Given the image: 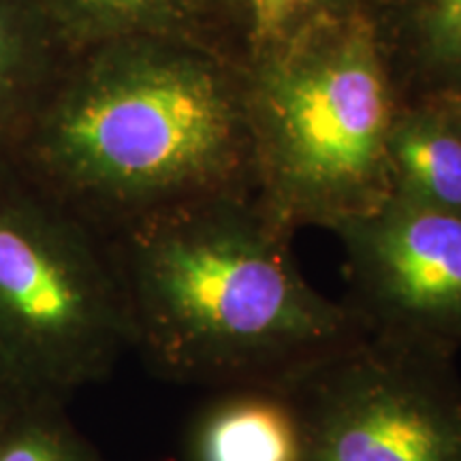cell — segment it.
<instances>
[{
    "label": "cell",
    "mask_w": 461,
    "mask_h": 461,
    "mask_svg": "<svg viewBox=\"0 0 461 461\" xmlns=\"http://www.w3.org/2000/svg\"><path fill=\"white\" fill-rule=\"evenodd\" d=\"M288 227L244 190L135 222L118 274L129 344L157 378L293 384L366 330L299 274Z\"/></svg>",
    "instance_id": "obj_1"
},
{
    "label": "cell",
    "mask_w": 461,
    "mask_h": 461,
    "mask_svg": "<svg viewBox=\"0 0 461 461\" xmlns=\"http://www.w3.org/2000/svg\"><path fill=\"white\" fill-rule=\"evenodd\" d=\"M258 182L272 216L338 229L389 197L395 120L380 45L357 15L316 20L280 43L257 90Z\"/></svg>",
    "instance_id": "obj_2"
},
{
    "label": "cell",
    "mask_w": 461,
    "mask_h": 461,
    "mask_svg": "<svg viewBox=\"0 0 461 461\" xmlns=\"http://www.w3.org/2000/svg\"><path fill=\"white\" fill-rule=\"evenodd\" d=\"M233 99L197 62L131 68L96 86L62 126L75 190L143 218L241 190Z\"/></svg>",
    "instance_id": "obj_3"
},
{
    "label": "cell",
    "mask_w": 461,
    "mask_h": 461,
    "mask_svg": "<svg viewBox=\"0 0 461 461\" xmlns=\"http://www.w3.org/2000/svg\"><path fill=\"white\" fill-rule=\"evenodd\" d=\"M448 350L363 330L288 384L305 461H461V378Z\"/></svg>",
    "instance_id": "obj_4"
},
{
    "label": "cell",
    "mask_w": 461,
    "mask_h": 461,
    "mask_svg": "<svg viewBox=\"0 0 461 461\" xmlns=\"http://www.w3.org/2000/svg\"><path fill=\"white\" fill-rule=\"evenodd\" d=\"M0 346L67 402L107 380L131 350L118 274L71 230L0 210Z\"/></svg>",
    "instance_id": "obj_5"
},
{
    "label": "cell",
    "mask_w": 461,
    "mask_h": 461,
    "mask_svg": "<svg viewBox=\"0 0 461 461\" xmlns=\"http://www.w3.org/2000/svg\"><path fill=\"white\" fill-rule=\"evenodd\" d=\"M348 255V308L370 331L461 350V216L387 197L336 229Z\"/></svg>",
    "instance_id": "obj_6"
},
{
    "label": "cell",
    "mask_w": 461,
    "mask_h": 461,
    "mask_svg": "<svg viewBox=\"0 0 461 461\" xmlns=\"http://www.w3.org/2000/svg\"><path fill=\"white\" fill-rule=\"evenodd\" d=\"M210 393L188 423L184 461H305L288 384H235Z\"/></svg>",
    "instance_id": "obj_7"
},
{
    "label": "cell",
    "mask_w": 461,
    "mask_h": 461,
    "mask_svg": "<svg viewBox=\"0 0 461 461\" xmlns=\"http://www.w3.org/2000/svg\"><path fill=\"white\" fill-rule=\"evenodd\" d=\"M389 197L461 216V124L445 103L393 124L387 143Z\"/></svg>",
    "instance_id": "obj_8"
},
{
    "label": "cell",
    "mask_w": 461,
    "mask_h": 461,
    "mask_svg": "<svg viewBox=\"0 0 461 461\" xmlns=\"http://www.w3.org/2000/svg\"><path fill=\"white\" fill-rule=\"evenodd\" d=\"M0 461H105L67 412V400L43 395L0 428Z\"/></svg>",
    "instance_id": "obj_9"
},
{
    "label": "cell",
    "mask_w": 461,
    "mask_h": 461,
    "mask_svg": "<svg viewBox=\"0 0 461 461\" xmlns=\"http://www.w3.org/2000/svg\"><path fill=\"white\" fill-rule=\"evenodd\" d=\"M411 20L420 65L442 95L461 92V0H411Z\"/></svg>",
    "instance_id": "obj_10"
},
{
    "label": "cell",
    "mask_w": 461,
    "mask_h": 461,
    "mask_svg": "<svg viewBox=\"0 0 461 461\" xmlns=\"http://www.w3.org/2000/svg\"><path fill=\"white\" fill-rule=\"evenodd\" d=\"M331 0H246L252 32L261 43L280 45L316 20Z\"/></svg>",
    "instance_id": "obj_11"
},
{
    "label": "cell",
    "mask_w": 461,
    "mask_h": 461,
    "mask_svg": "<svg viewBox=\"0 0 461 461\" xmlns=\"http://www.w3.org/2000/svg\"><path fill=\"white\" fill-rule=\"evenodd\" d=\"M43 395L51 393H45L0 346V428Z\"/></svg>",
    "instance_id": "obj_12"
},
{
    "label": "cell",
    "mask_w": 461,
    "mask_h": 461,
    "mask_svg": "<svg viewBox=\"0 0 461 461\" xmlns=\"http://www.w3.org/2000/svg\"><path fill=\"white\" fill-rule=\"evenodd\" d=\"M90 7L118 17H140L158 9L165 0H86Z\"/></svg>",
    "instance_id": "obj_13"
},
{
    "label": "cell",
    "mask_w": 461,
    "mask_h": 461,
    "mask_svg": "<svg viewBox=\"0 0 461 461\" xmlns=\"http://www.w3.org/2000/svg\"><path fill=\"white\" fill-rule=\"evenodd\" d=\"M440 101L451 109V113L459 120L461 124V92H453V95H440Z\"/></svg>",
    "instance_id": "obj_14"
},
{
    "label": "cell",
    "mask_w": 461,
    "mask_h": 461,
    "mask_svg": "<svg viewBox=\"0 0 461 461\" xmlns=\"http://www.w3.org/2000/svg\"><path fill=\"white\" fill-rule=\"evenodd\" d=\"M0 54H3V28H0Z\"/></svg>",
    "instance_id": "obj_15"
}]
</instances>
